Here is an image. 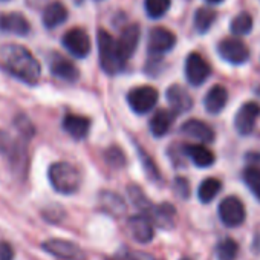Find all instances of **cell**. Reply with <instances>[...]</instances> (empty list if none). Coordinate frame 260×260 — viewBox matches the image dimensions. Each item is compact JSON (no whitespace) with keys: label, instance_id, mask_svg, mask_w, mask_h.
I'll return each mask as SVG.
<instances>
[{"label":"cell","instance_id":"cell-38","mask_svg":"<svg viewBox=\"0 0 260 260\" xmlns=\"http://www.w3.org/2000/svg\"><path fill=\"white\" fill-rule=\"evenodd\" d=\"M13 146V140L10 138V135L4 130H0V153H10Z\"/></svg>","mask_w":260,"mask_h":260},{"label":"cell","instance_id":"cell-2","mask_svg":"<svg viewBox=\"0 0 260 260\" xmlns=\"http://www.w3.org/2000/svg\"><path fill=\"white\" fill-rule=\"evenodd\" d=\"M48 179L52 188L64 196L75 194L83 184L81 172L74 164L66 161L51 164V167L48 169Z\"/></svg>","mask_w":260,"mask_h":260},{"label":"cell","instance_id":"cell-32","mask_svg":"<svg viewBox=\"0 0 260 260\" xmlns=\"http://www.w3.org/2000/svg\"><path fill=\"white\" fill-rule=\"evenodd\" d=\"M104 161L110 169L118 170V169H122L125 166V155L118 146H110L104 152Z\"/></svg>","mask_w":260,"mask_h":260},{"label":"cell","instance_id":"cell-17","mask_svg":"<svg viewBox=\"0 0 260 260\" xmlns=\"http://www.w3.org/2000/svg\"><path fill=\"white\" fill-rule=\"evenodd\" d=\"M63 130L72 137L77 141L84 140L89 135V130H90V119L81 115H74V113H66L63 118Z\"/></svg>","mask_w":260,"mask_h":260},{"label":"cell","instance_id":"cell-18","mask_svg":"<svg viewBox=\"0 0 260 260\" xmlns=\"http://www.w3.org/2000/svg\"><path fill=\"white\" fill-rule=\"evenodd\" d=\"M140 26L138 25H128L122 29L119 39L116 40L118 49L121 57L127 61L130 57H132L138 48V42H140Z\"/></svg>","mask_w":260,"mask_h":260},{"label":"cell","instance_id":"cell-36","mask_svg":"<svg viewBox=\"0 0 260 260\" xmlns=\"http://www.w3.org/2000/svg\"><path fill=\"white\" fill-rule=\"evenodd\" d=\"M173 188H175V193L181 198V199H188L190 196V185H188V181L185 178H176L175 182H173Z\"/></svg>","mask_w":260,"mask_h":260},{"label":"cell","instance_id":"cell-4","mask_svg":"<svg viewBox=\"0 0 260 260\" xmlns=\"http://www.w3.org/2000/svg\"><path fill=\"white\" fill-rule=\"evenodd\" d=\"M159 93L152 86H138L130 89L127 93V103L135 113L146 115L156 106Z\"/></svg>","mask_w":260,"mask_h":260},{"label":"cell","instance_id":"cell-27","mask_svg":"<svg viewBox=\"0 0 260 260\" xmlns=\"http://www.w3.org/2000/svg\"><path fill=\"white\" fill-rule=\"evenodd\" d=\"M137 152H138V156H140V159H141V164H143V169H144L147 178H149L150 181L156 182V184L162 182V176H161V173H159V170H158L155 161L152 159V156H150L149 153H146L144 149H143L141 146H137Z\"/></svg>","mask_w":260,"mask_h":260},{"label":"cell","instance_id":"cell-16","mask_svg":"<svg viewBox=\"0 0 260 260\" xmlns=\"http://www.w3.org/2000/svg\"><path fill=\"white\" fill-rule=\"evenodd\" d=\"M181 134L185 137H190L193 140H198L204 144L213 143L214 141V130L204 121L201 119H187L181 125Z\"/></svg>","mask_w":260,"mask_h":260},{"label":"cell","instance_id":"cell-3","mask_svg":"<svg viewBox=\"0 0 260 260\" xmlns=\"http://www.w3.org/2000/svg\"><path fill=\"white\" fill-rule=\"evenodd\" d=\"M96 40H98V52H100L101 69L109 75L119 74L125 68L127 61L121 57L116 40L106 29L98 31Z\"/></svg>","mask_w":260,"mask_h":260},{"label":"cell","instance_id":"cell-40","mask_svg":"<svg viewBox=\"0 0 260 260\" xmlns=\"http://www.w3.org/2000/svg\"><path fill=\"white\" fill-rule=\"evenodd\" d=\"M254 248L260 251V237H257V239H255V242H254Z\"/></svg>","mask_w":260,"mask_h":260},{"label":"cell","instance_id":"cell-37","mask_svg":"<svg viewBox=\"0 0 260 260\" xmlns=\"http://www.w3.org/2000/svg\"><path fill=\"white\" fill-rule=\"evenodd\" d=\"M14 248L10 242L0 240V260H14Z\"/></svg>","mask_w":260,"mask_h":260},{"label":"cell","instance_id":"cell-42","mask_svg":"<svg viewBox=\"0 0 260 260\" xmlns=\"http://www.w3.org/2000/svg\"><path fill=\"white\" fill-rule=\"evenodd\" d=\"M75 2H77V4H81V2H83V0H75Z\"/></svg>","mask_w":260,"mask_h":260},{"label":"cell","instance_id":"cell-5","mask_svg":"<svg viewBox=\"0 0 260 260\" xmlns=\"http://www.w3.org/2000/svg\"><path fill=\"white\" fill-rule=\"evenodd\" d=\"M43 251L60 260H87L86 252L74 242L64 239H48L42 243Z\"/></svg>","mask_w":260,"mask_h":260},{"label":"cell","instance_id":"cell-13","mask_svg":"<svg viewBox=\"0 0 260 260\" xmlns=\"http://www.w3.org/2000/svg\"><path fill=\"white\" fill-rule=\"evenodd\" d=\"M49 71H51V74L55 78L68 81V83H74L80 77L78 68L71 60H68L66 57H63L60 54H54L51 57V60H49Z\"/></svg>","mask_w":260,"mask_h":260},{"label":"cell","instance_id":"cell-41","mask_svg":"<svg viewBox=\"0 0 260 260\" xmlns=\"http://www.w3.org/2000/svg\"><path fill=\"white\" fill-rule=\"evenodd\" d=\"M208 4H211V5H217V4H222L223 0H207Z\"/></svg>","mask_w":260,"mask_h":260},{"label":"cell","instance_id":"cell-12","mask_svg":"<svg viewBox=\"0 0 260 260\" xmlns=\"http://www.w3.org/2000/svg\"><path fill=\"white\" fill-rule=\"evenodd\" d=\"M176 45V36L167 28H153L149 36V52L152 57H159Z\"/></svg>","mask_w":260,"mask_h":260},{"label":"cell","instance_id":"cell-33","mask_svg":"<svg viewBox=\"0 0 260 260\" xmlns=\"http://www.w3.org/2000/svg\"><path fill=\"white\" fill-rule=\"evenodd\" d=\"M170 0H144V7H146V13L149 17L152 19H159L162 17L169 8H170Z\"/></svg>","mask_w":260,"mask_h":260},{"label":"cell","instance_id":"cell-19","mask_svg":"<svg viewBox=\"0 0 260 260\" xmlns=\"http://www.w3.org/2000/svg\"><path fill=\"white\" fill-rule=\"evenodd\" d=\"M0 31L16 36H28L31 32V25L20 13H7L0 16Z\"/></svg>","mask_w":260,"mask_h":260},{"label":"cell","instance_id":"cell-15","mask_svg":"<svg viewBox=\"0 0 260 260\" xmlns=\"http://www.w3.org/2000/svg\"><path fill=\"white\" fill-rule=\"evenodd\" d=\"M166 98L172 107V112L175 115H182L187 113L188 110H191L193 107V98L191 95L187 92V89H184L179 84H173L167 89L166 92Z\"/></svg>","mask_w":260,"mask_h":260},{"label":"cell","instance_id":"cell-31","mask_svg":"<svg viewBox=\"0 0 260 260\" xmlns=\"http://www.w3.org/2000/svg\"><path fill=\"white\" fill-rule=\"evenodd\" d=\"M252 25H254L252 23V17L248 13H240V14H237L233 19L230 29L236 36H245V34H248L252 29Z\"/></svg>","mask_w":260,"mask_h":260},{"label":"cell","instance_id":"cell-26","mask_svg":"<svg viewBox=\"0 0 260 260\" xmlns=\"http://www.w3.org/2000/svg\"><path fill=\"white\" fill-rule=\"evenodd\" d=\"M216 20V11L208 7H202L194 13V28L199 34H205Z\"/></svg>","mask_w":260,"mask_h":260},{"label":"cell","instance_id":"cell-29","mask_svg":"<svg viewBox=\"0 0 260 260\" xmlns=\"http://www.w3.org/2000/svg\"><path fill=\"white\" fill-rule=\"evenodd\" d=\"M127 193H128L130 201L134 202V205H135L138 210L143 211V214H147V213H149V210L152 208L153 204L147 199L146 193L143 191V188H141L140 185H128Z\"/></svg>","mask_w":260,"mask_h":260},{"label":"cell","instance_id":"cell-10","mask_svg":"<svg viewBox=\"0 0 260 260\" xmlns=\"http://www.w3.org/2000/svg\"><path fill=\"white\" fill-rule=\"evenodd\" d=\"M219 55L231 64H243L249 58V49L237 39H225L217 45Z\"/></svg>","mask_w":260,"mask_h":260},{"label":"cell","instance_id":"cell-34","mask_svg":"<svg viewBox=\"0 0 260 260\" xmlns=\"http://www.w3.org/2000/svg\"><path fill=\"white\" fill-rule=\"evenodd\" d=\"M14 124H16V128H17V132L22 138H26V140H31L36 134V130H34V125L32 122L25 116V115H19L16 119H14Z\"/></svg>","mask_w":260,"mask_h":260},{"label":"cell","instance_id":"cell-22","mask_svg":"<svg viewBox=\"0 0 260 260\" xmlns=\"http://www.w3.org/2000/svg\"><path fill=\"white\" fill-rule=\"evenodd\" d=\"M228 103V92L222 84H214L204 98V107L208 113L217 115L220 113Z\"/></svg>","mask_w":260,"mask_h":260},{"label":"cell","instance_id":"cell-39","mask_svg":"<svg viewBox=\"0 0 260 260\" xmlns=\"http://www.w3.org/2000/svg\"><path fill=\"white\" fill-rule=\"evenodd\" d=\"M245 159H246V162L249 164V167H254V169H258V170H260V153H257V152H249V153H246Z\"/></svg>","mask_w":260,"mask_h":260},{"label":"cell","instance_id":"cell-6","mask_svg":"<svg viewBox=\"0 0 260 260\" xmlns=\"http://www.w3.org/2000/svg\"><path fill=\"white\" fill-rule=\"evenodd\" d=\"M219 217L228 228L240 226L245 222L246 213L243 202L236 196H228L219 204Z\"/></svg>","mask_w":260,"mask_h":260},{"label":"cell","instance_id":"cell-44","mask_svg":"<svg viewBox=\"0 0 260 260\" xmlns=\"http://www.w3.org/2000/svg\"><path fill=\"white\" fill-rule=\"evenodd\" d=\"M181 260H191V258H181Z\"/></svg>","mask_w":260,"mask_h":260},{"label":"cell","instance_id":"cell-23","mask_svg":"<svg viewBox=\"0 0 260 260\" xmlns=\"http://www.w3.org/2000/svg\"><path fill=\"white\" fill-rule=\"evenodd\" d=\"M175 113L172 110L167 109H161L158 112H155V115L152 116L150 122H149V128H150V134L155 138H161L164 135L169 134V130L172 128V124L175 121Z\"/></svg>","mask_w":260,"mask_h":260},{"label":"cell","instance_id":"cell-7","mask_svg":"<svg viewBox=\"0 0 260 260\" xmlns=\"http://www.w3.org/2000/svg\"><path fill=\"white\" fill-rule=\"evenodd\" d=\"M61 43L66 48V51L77 58H84L90 52V39L83 28L69 29L63 36Z\"/></svg>","mask_w":260,"mask_h":260},{"label":"cell","instance_id":"cell-35","mask_svg":"<svg viewBox=\"0 0 260 260\" xmlns=\"http://www.w3.org/2000/svg\"><path fill=\"white\" fill-rule=\"evenodd\" d=\"M124 260H159L155 255L146 252V251H140V249H125L124 252Z\"/></svg>","mask_w":260,"mask_h":260},{"label":"cell","instance_id":"cell-8","mask_svg":"<svg viewBox=\"0 0 260 260\" xmlns=\"http://www.w3.org/2000/svg\"><path fill=\"white\" fill-rule=\"evenodd\" d=\"M210 74H211V68L201 54L191 52L187 57V60H185V77L191 86L204 84L208 80Z\"/></svg>","mask_w":260,"mask_h":260},{"label":"cell","instance_id":"cell-1","mask_svg":"<svg viewBox=\"0 0 260 260\" xmlns=\"http://www.w3.org/2000/svg\"><path fill=\"white\" fill-rule=\"evenodd\" d=\"M0 66L8 74L26 84H37L42 75L40 63L26 48L20 45H5L0 48Z\"/></svg>","mask_w":260,"mask_h":260},{"label":"cell","instance_id":"cell-30","mask_svg":"<svg viewBox=\"0 0 260 260\" xmlns=\"http://www.w3.org/2000/svg\"><path fill=\"white\" fill-rule=\"evenodd\" d=\"M242 179L248 190L260 201V170L248 166L242 173Z\"/></svg>","mask_w":260,"mask_h":260},{"label":"cell","instance_id":"cell-43","mask_svg":"<svg viewBox=\"0 0 260 260\" xmlns=\"http://www.w3.org/2000/svg\"><path fill=\"white\" fill-rule=\"evenodd\" d=\"M257 93H258V95H260V87H258V89H257Z\"/></svg>","mask_w":260,"mask_h":260},{"label":"cell","instance_id":"cell-9","mask_svg":"<svg viewBox=\"0 0 260 260\" xmlns=\"http://www.w3.org/2000/svg\"><path fill=\"white\" fill-rule=\"evenodd\" d=\"M258 116H260V106L254 101L245 103L234 116V127L237 130V134L242 137L249 135L255 127Z\"/></svg>","mask_w":260,"mask_h":260},{"label":"cell","instance_id":"cell-28","mask_svg":"<svg viewBox=\"0 0 260 260\" xmlns=\"http://www.w3.org/2000/svg\"><path fill=\"white\" fill-rule=\"evenodd\" d=\"M237 254H239V245L231 237L222 239L216 245V257H217V260H236Z\"/></svg>","mask_w":260,"mask_h":260},{"label":"cell","instance_id":"cell-11","mask_svg":"<svg viewBox=\"0 0 260 260\" xmlns=\"http://www.w3.org/2000/svg\"><path fill=\"white\" fill-rule=\"evenodd\" d=\"M128 231L132 234V237L138 242V243H149L153 240L155 237V225L153 222L146 216V214H135L130 216L128 222H127Z\"/></svg>","mask_w":260,"mask_h":260},{"label":"cell","instance_id":"cell-25","mask_svg":"<svg viewBox=\"0 0 260 260\" xmlns=\"http://www.w3.org/2000/svg\"><path fill=\"white\" fill-rule=\"evenodd\" d=\"M222 190V182L216 178H207L198 188V198L202 204H210Z\"/></svg>","mask_w":260,"mask_h":260},{"label":"cell","instance_id":"cell-14","mask_svg":"<svg viewBox=\"0 0 260 260\" xmlns=\"http://www.w3.org/2000/svg\"><path fill=\"white\" fill-rule=\"evenodd\" d=\"M146 216L153 222V225L162 230H172L176 223V208L169 202H162L158 205L153 204Z\"/></svg>","mask_w":260,"mask_h":260},{"label":"cell","instance_id":"cell-20","mask_svg":"<svg viewBox=\"0 0 260 260\" xmlns=\"http://www.w3.org/2000/svg\"><path fill=\"white\" fill-rule=\"evenodd\" d=\"M98 204H100L101 211L107 213L112 217H121L125 213V202L115 191H109V190L100 191V194H98Z\"/></svg>","mask_w":260,"mask_h":260},{"label":"cell","instance_id":"cell-24","mask_svg":"<svg viewBox=\"0 0 260 260\" xmlns=\"http://www.w3.org/2000/svg\"><path fill=\"white\" fill-rule=\"evenodd\" d=\"M68 19V10L60 2H52L43 11V25L46 28H57Z\"/></svg>","mask_w":260,"mask_h":260},{"label":"cell","instance_id":"cell-21","mask_svg":"<svg viewBox=\"0 0 260 260\" xmlns=\"http://www.w3.org/2000/svg\"><path fill=\"white\" fill-rule=\"evenodd\" d=\"M182 152L199 169L211 167L216 161L214 153L202 144H185V146H182Z\"/></svg>","mask_w":260,"mask_h":260}]
</instances>
